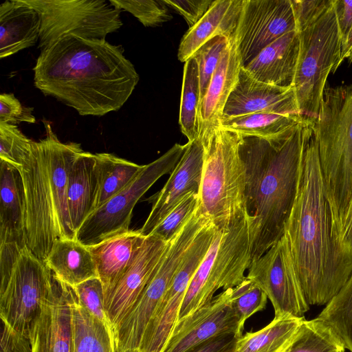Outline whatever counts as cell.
Listing matches in <instances>:
<instances>
[{
    "label": "cell",
    "instance_id": "cb8c5ba5",
    "mask_svg": "<svg viewBox=\"0 0 352 352\" xmlns=\"http://www.w3.org/2000/svg\"><path fill=\"white\" fill-rule=\"evenodd\" d=\"M243 0H214L209 10L182 37L177 56L186 63L206 43L212 38L234 35Z\"/></svg>",
    "mask_w": 352,
    "mask_h": 352
},
{
    "label": "cell",
    "instance_id": "484cf974",
    "mask_svg": "<svg viewBox=\"0 0 352 352\" xmlns=\"http://www.w3.org/2000/svg\"><path fill=\"white\" fill-rule=\"evenodd\" d=\"M146 237L139 230H129L96 245L87 246L95 261L104 296L127 269Z\"/></svg>",
    "mask_w": 352,
    "mask_h": 352
},
{
    "label": "cell",
    "instance_id": "7a4b0ae2",
    "mask_svg": "<svg viewBox=\"0 0 352 352\" xmlns=\"http://www.w3.org/2000/svg\"><path fill=\"white\" fill-rule=\"evenodd\" d=\"M33 71L37 89L81 116L119 110L140 79L121 45L73 35L41 50Z\"/></svg>",
    "mask_w": 352,
    "mask_h": 352
},
{
    "label": "cell",
    "instance_id": "ab89813d",
    "mask_svg": "<svg viewBox=\"0 0 352 352\" xmlns=\"http://www.w3.org/2000/svg\"><path fill=\"white\" fill-rule=\"evenodd\" d=\"M229 38L223 36H216L202 45L192 56L198 65L201 100L206 92L221 54L228 45Z\"/></svg>",
    "mask_w": 352,
    "mask_h": 352
},
{
    "label": "cell",
    "instance_id": "3957f363",
    "mask_svg": "<svg viewBox=\"0 0 352 352\" xmlns=\"http://www.w3.org/2000/svg\"><path fill=\"white\" fill-rule=\"evenodd\" d=\"M310 120L272 138L241 134L239 155L245 170L252 262L284 235L299 188L305 126Z\"/></svg>",
    "mask_w": 352,
    "mask_h": 352
},
{
    "label": "cell",
    "instance_id": "b9f144b4",
    "mask_svg": "<svg viewBox=\"0 0 352 352\" xmlns=\"http://www.w3.org/2000/svg\"><path fill=\"white\" fill-rule=\"evenodd\" d=\"M33 108L23 106L13 94L0 95V122L16 125L21 122L34 123Z\"/></svg>",
    "mask_w": 352,
    "mask_h": 352
},
{
    "label": "cell",
    "instance_id": "5b68a950",
    "mask_svg": "<svg viewBox=\"0 0 352 352\" xmlns=\"http://www.w3.org/2000/svg\"><path fill=\"white\" fill-rule=\"evenodd\" d=\"M199 137L204 163L198 210L217 230L228 231L248 216L241 135L219 126Z\"/></svg>",
    "mask_w": 352,
    "mask_h": 352
},
{
    "label": "cell",
    "instance_id": "6da1fadb",
    "mask_svg": "<svg viewBox=\"0 0 352 352\" xmlns=\"http://www.w3.org/2000/svg\"><path fill=\"white\" fill-rule=\"evenodd\" d=\"M305 143L297 196L284 236L310 305H325L352 274V250L343 241L323 180L313 124Z\"/></svg>",
    "mask_w": 352,
    "mask_h": 352
},
{
    "label": "cell",
    "instance_id": "681fc988",
    "mask_svg": "<svg viewBox=\"0 0 352 352\" xmlns=\"http://www.w3.org/2000/svg\"><path fill=\"white\" fill-rule=\"evenodd\" d=\"M345 58H347L349 62H352V25L341 41L340 65Z\"/></svg>",
    "mask_w": 352,
    "mask_h": 352
},
{
    "label": "cell",
    "instance_id": "8992f818",
    "mask_svg": "<svg viewBox=\"0 0 352 352\" xmlns=\"http://www.w3.org/2000/svg\"><path fill=\"white\" fill-rule=\"evenodd\" d=\"M313 129L323 180L341 231L352 197V86H325Z\"/></svg>",
    "mask_w": 352,
    "mask_h": 352
},
{
    "label": "cell",
    "instance_id": "7402d4cb",
    "mask_svg": "<svg viewBox=\"0 0 352 352\" xmlns=\"http://www.w3.org/2000/svg\"><path fill=\"white\" fill-rule=\"evenodd\" d=\"M299 52V33L292 31L263 49L244 68L258 81L293 87Z\"/></svg>",
    "mask_w": 352,
    "mask_h": 352
},
{
    "label": "cell",
    "instance_id": "f546056e",
    "mask_svg": "<svg viewBox=\"0 0 352 352\" xmlns=\"http://www.w3.org/2000/svg\"><path fill=\"white\" fill-rule=\"evenodd\" d=\"M305 320L292 316L274 318L267 326L238 338L234 352H285Z\"/></svg>",
    "mask_w": 352,
    "mask_h": 352
},
{
    "label": "cell",
    "instance_id": "d6986e66",
    "mask_svg": "<svg viewBox=\"0 0 352 352\" xmlns=\"http://www.w3.org/2000/svg\"><path fill=\"white\" fill-rule=\"evenodd\" d=\"M188 146L164 187L153 197L151 212L139 230L147 236L165 217L188 194L199 192L204 146L200 137Z\"/></svg>",
    "mask_w": 352,
    "mask_h": 352
},
{
    "label": "cell",
    "instance_id": "f907efd6",
    "mask_svg": "<svg viewBox=\"0 0 352 352\" xmlns=\"http://www.w3.org/2000/svg\"><path fill=\"white\" fill-rule=\"evenodd\" d=\"M352 198V197H351Z\"/></svg>",
    "mask_w": 352,
    "mask_h": 352
},
{
    "label": "cell",
    "instance_id": "1f68e13d",
    "mask_svg": "<svg viewBox=\"0 0 352 352\" xmlns=\"http://www.w3.org/2000/svg\"><path fill=\"white\" fill-rule=\"evenodd\" d=\"M307 119L299 114L259 112L223 118L220 126L244 135L272 138Z\"/></svg>",
    "mask_w": 352,
    "mask_h": 352
},
{
    "label": "cell",
    "instance_id": "e0dca14e",
    "mask_svg": "<svg viewBox=\"0 0 352 352\" xmlns=\"http://www.w3.org/2000/svg\"><path fill=\"white\" fill-rule=\"evenodd\" d=\"M168 243L147 236L124 274L105 294L104 308L113 331L153 277Z\"/></svg>",
    "mask_w": 352,
    "mask_h": 352
},
{
    "label": "cell",
    "instance_id": "9c48e42d",
    "mask_svg": "<svg viewBox=\"0 0 352 352\" xmlns=\"http://www.w3.org/2000/svg\"><path fill=\"white\" fill-rule=\"evenodd\" d=\"M208 220L197 209L177 235L168 242L153 277L113 331L116 352H140L148 325L157 311L190 244Z\"/></svg>",
    "mask_w": 352,
    "mask_h": 352
},
{
    "label": "cell",
    "instance_id": "4dcf8cb0",
    "mask_svg": "<svg viewBox=\"0 0 352 352\" xmlns=\"http://www.w3.org/2000/svg\"><path fill=\"white\" fill-rule=\"evenodd\" d=\"M98 189L95 210L123 190L141 172L139 165L112 153L94 154Z\"/></svg>",
    "mask_w": 352,
    "mask_h": 352
},
{
    "label": "cell",
    "instance_id": "ac0fdd59",
    "mask_svg": "<svg viewBox=\"0 0 352 352\" xmlns=\"http://www.w3.org/2000/svg\"><path fill=\"white\" fill-rule=\"evenodd\" d=\"M29 336L32 352H72L70 286L56 276L53 287L42 305L40 315L33 323Z\"/></svg>",
    "mask_w": 352,
    "mask_h": 352
},
{
    "label": "cell",
    "instance_id": "ba28073f",
    "mask_svg": "<svg viewBox=\"0 0 352 352\" xmlns=\"http://www.w3.org/2000/svg\"><path fill=\"white\" fill-rule=\"evenodd\" d=\"M298 33L300 52L293 87L300 114L314 120L327 77L340 66L341 36L334 0L316 21Z\"/></svg>",
    "mask_w": 352,
    "mask_h": 352
},
{
    "label": "cell",
    "instance_id": "f1b7e54d",
    "mask_svg": "<svg viewBox=\"0 0 352 352\" xmlns=\"http://www.w3.org/2000/svg\"><path fill=\"white\" fill-rule=\"evenodd\" d=\"M72 352H116L113 330L88 312L70 286Z\"/></svg>",
    "mask_w": 352,
    "mask_h": 352
},
{
    "label": "cell",
    "instance_id": "e575fe53",
    "mask_svg": "<svg viewBox=\"0 0 352 352\" xmlns=\"http://www.w3.org/2000/svg\"><path fill=\"white\" fill-rule=\"evenodd\" d=\"M285 352H345L338 336L318 318L305 320L292 345Z\"/></svg>",
    "mask_w": 352,
    "mask_h": 352
},
{
    "label": "cell",
    "instance_id": "d4e9b609",
    "mask_svg": "<svg viewBox=\"0 0 352 352\" xmlns=\"http://www.w3.org/2000/svg\"><path fill=\"white\" fill-rule=\"evenodd\" d=\"M41 19L25 0H6L0 5V57L12 56L39 40Z\"/></svg>",
    "mask_w": 352,
    "mask_h": 352
},
{
    "label": "cell",
    "instance_id": "74e56055",
    "mask_svg": "<svg viewBox=\"0 0 352 352\" xmlns=\"http://www.w3.org/2000/svg\"><path fill=\"white\" fill-rule=\"evenodd\" d=\"M199 206V193L186 195L152 230L149 235L168 243L172 241L190 219Z\"/></svg>",
    "mask_w": 352,
    "mask_h": 352
},
{
    "label": "cell",
    "instance_id": "d6a6232c",
    "mask_svg": "<svg viewBox=\"0 0 352 352\" xmlns=\"http://www.w3.org/2000/svg\"><path fill=\"white\" fill-rule=\"evenodd\" d=\"M201 93L198 65L194 57L184 64L179 124L188 142L199 137V109Z\"/></svg>",
    "mask_w": 352,
    "mask_h": 352
},
{
    "label": "cell",
    "instance_id": "4316f807",
    "mask_svg": "<svg viewBox=\"0 0 352 352\" xmlns=\"http://www.w3.org/2000/svg\"><path fill=\"white\" fill-rule=\"evenodd\" d=\"M98 189L94 154L83 151L74 162L67 181L68 207L76 233L95 210Z\"/></svg>",
    "mask_w": 352,
    "mask_h": 352
},
{
    "label": "cell",
    "instance_id": "4fadbf2b",
    "mask_svg": "<svg viewBox=\"0 0 352 352\" xmlns=\"http://www.w3.org/2000/svg\"><path fill=\"white\" fill-rule=\"evenodd\" d=\"M246 276L266 294L275 317L288 315L304 318L309 310L284 235L251 263Z\"/></svg>",
    "mask_w": 352,
    "mask_h": 352
},
{
    "label": "cell",
    "instance_id": "5bb4252c",
    "mask_svg": "<svg viewBox=\"0 0 352 352\" xmlns=\"http://www.w3.org/2000/svg\"><path fill=\"white\" fill-rule=\"evenodd\" d=\"M215 231L205 226L197 232L157 311L144 333L140 352H162L177 322L189 283L208 252Z\"/></svg>",
    "mask_w": 352,
    "mask_h": 352
},
{
    "label": "cell",
    "instance_id": "f6af8a7d",
    "mask_svg": "<svg viewBox=\"0 0 352 352\" xmlns=\"http://www.w3.org/2000/svg\"><path fill=\"white\" fill-rule=\"evenodd\" d=\"M0 352H32L30 336L25 335L1 320Z\"/></svg>",
    "mask_w": 352,
    "mask_h": 352
},
{
    "label": "cell",
    "instance_id": "2e32d148",
    "mask_svg": "<svg viewBox=\"0 0 352 352\" xmlns=\"http://www.w3.org/2000/svg\"><path fill=\"white\" fill-rule=\"evenodd\" d=\"M232 288L223 290L208 304L179 322L162 352H188L218 336L243 335L231 304Z\"/></svg>",
    "mask_w": 352,
    "mask_h": 352
},
{
    "label": "cell",
    "instance_id": "603a6c76",
    "mask_svg": "<svg viewBox=\"0 0 352 352\" xmlns=\"http://www.w3.org/2000/svg\"><path fill=\"white\" fill-rule=\"evenodd\" d=\"M26 207L20 171L0 160V244L26 246Z\"/></svg>",
    "mask_w": 352,
    "mask_h": 352
},
{
    "label": "cell",
    "instance_id": "ee69618b",
    "mask_svg": "<svg viewBox=\"0 0 352 352\" xmlns=\"http://www.w3.org/2000/svg\"><path fill=\"white\" fill-rule=\"evenodd\" d=\"M164 3L181 14L189 28L196 25L214 2L213 0H163Z\"/></svg>",
    "mask_w": 352,
    "mask_h": 352
},
{
    "label": "cell",
    "instance_id": "f35d334b",
    "mask_svg": "<svg viewBox=\"0 0 352 352\" xmlns=\"http://www.w3.org/2000/svg\"><path fill=\"white\" fill-rule=\"evenodd\" d=\"M109 1L116 8L133 14L145 27H157L173 19L163 0Z\"/></svg>",
    "mask_w": 352,
    "mask_h": 352
},
{
    "label": "cell",
    "instance_id": "7c38bea8",
    "mask_svg": "<svg viewBox=\"0 0 352 352\" xmlns=\"http://www.w3.org/2000/svg\"><path fill=\"white\" fill-rule=\"evenodd\" d=\"M54 280V274L45 263L25 246L8 280L0 287L1 319L29 336Z\"/></svg>",
    "mask_w": 352,
    "mask_h": 352
},
{
    "label": "cell",
    "instance_id": "7bdbcfd3",
    "mask_svg": "<svg viewBox=\"0 0 352 352\" xmlns=\"http://www.w3.org/2000/svg\"><path fill=\"white\" fill-rule=\"evenodd\" d=\"M331 0H291L296 30H302L316 21L327 10Z\"/></svg>",
    "mask_w": 352,
    "mask_h": 352
},
{
    "label": "cell",
    "instance_id": "ffe728a7",
    "mask_svg": "<svg viewBox=\"0 0 352 352\" xmlns=\"http://www.w3.org/2000/svg\"><path fill=\"white\" fill-rule=\"evenodd\" d=\"M259 112L301 115L294 87H282L258 81L242 67L222 119Z\"/></svg>",
    "mask_w": 352,
    "mask_h": 352
},
{
    "label": "cell",
    "instance_id": "c3c4849f",
    "mask_svg": "<svg viewBox=\"0 0 352 352\" xmlns=\"http://www.w3.org/2000/svg\"><path fill=\"white\" fill-rule=\"evenodd\" d=\"M341 236L342 241L352 250V198L341 230Z\"/></svg>",
    "mask_w": 352,
    "mask_h": 352
},
{
    "label": "cell",
    "instance_id": "60d3db41",
    "mask_svg": "<svg viewBox=\"0 0 352 352\" xmlns=\"http://www.w3.org/2000/svg\"><path fill=\"white\" fill-rule=\"evenodd\" d=\"M72 287L88 312L105 324L111 326L104 308L103 286L98 277L91 278Z\"/></svg>",
    "mask_w": 352,
    "mask_h": 352
},
{
    "label": "cell",
    "instance_id": "7dc6e473",
    "mask_svg": "<svg viewBox=\"0 0 352 352\" xmlns=\"http://www.w3.org/2000/svg\"><path fill=\"white\" fill-rule=\"evenodd\" d=\"M334 6L342 41L352 25V0H334Z\"/></svg>",
    "mask_w": 352,
    "mask_h": 352
},
{
    "label": "cell",
    "instance_id": "bcb514c9",
    "mask_svg": "<svg viewBox=\"0 0 352 352\" xmlns=\"http://www.w3.org/2000/svg\"><path fill=\"white\" fill-rule=\"evenodd\" d=\"M237 339L234 334L215 336L188 352H234Z\"/></svg>",
    "mask_w": 352,
    "mask_h": 352
},
{
    "label": "cell",
    "instance_id": "30bf717a",
    "mask_svg": "<svg viewBox=\"0 0 352 352\" xmlns=\"http://www.w3.org/2000/svg\"><path fill=\"white\" fill-rule=\"evenodd\" d=\"M38 13V47L43 50L65 36L105 39L122 25L121 10L105 0H25Z\"/></svg>",
    "mask_w": 352,
    "mask_h": 352
},
{
    "label": "cell",
    "instance_id": "8fae6325",
    "mask_svg": "<svg viewBox=\"0 0 352 352\" xmlns=\"http://www.w3.org/2000/svg\"><path fill=\"white\" fill-rule=\"evenodd\" d=\"M188 146V142L175 144L161 157L144 165L123 190L85 219L77 230L76 239L84 245L91 246L129 231L136 203L158 179L173 171Z\"/></svg>",
    "mask_w": 352,
    "mask_h": 352
},
{
    "label": "cell",
    "instance_id": "44dd1931",
    "mask_svg": "<svg viewBox=\"0 0 352 352\" xmlns=\"http://www.w3.org/2000/svg\"><path fill=\"white\" fill-rule=\"evenodd\" d=\"M241 67V57L233 36L229 38L201 100L199 136H204L220 126L225 105L238 82Z\"/></svg>",
    "mask_w": 352,
    "mask_h": 352
},
{
    "label": "cell",
    "instance_id": "277c9868",
    "mask_svg": "<svg viewBox=\"0 0 352 352\" xmlns=\"http://www.w3.org/2000/svg\"><path fill=\"white\" fill-rule=\"evenodd\" d=\"M46 135L33 141L21 173L26 207V245L45 261L54 243L76 239L67 201L69 170L84 151L76 142H62L49 122Z\"/></svg>",
    "mask_w": 352,
    "mask_h": 352
},
{
    "label": "cell",
    "instance_id": "8d00e7d4",
    "mask_svg": "<svg viewBox=\"0 0 352 352\" xmlns=\"http://www.w3.org/2000/svg\"><path fill=\"white\" fill-rule=\"evenodd\" d=\"M32 143L16 125L0 122V160L19 170L30 153Z\"/></svg>",
    "mask_w": 352,
    "mask_h": 352
},
{
    "label": "cell",
    "instance_id": "83f0119b",
    "mask_svg": "<svg viewBox=\"0 0 352 352\" xmlns=\"http://www.w3.org/2000/svg\"><path fill=\"white\" fill-rule=\"evenodd\" d=\"M44 262L58 279L71 287L98 277L89 250L76 239L56 241Z\"/></svg>",
    "mask_w": 352,
    "mask_h": 352
},
{
    "label": "cell",
    "instance_id": "52a82bcc",
    "mask_svg": "<svg viewBox=\"0 0 352 352\" xmlns=\"http://www.w3.org/2000/svg\"><path fill=\"white\" fill-rule=\"evenodd\" d=\"M251 263L250 219L247 216L230 230H217L189 283L177 323L209 303L218 289L233 288L241 283Z\"/></svg>",
    "mask_w": 352,
    "mask_h": 352
},
{
    "label": "cell",
    "instance_id": "d590c367",
    "mask_svg": "<svg viewBox=\"0 0 352 352\" xmlns=\"http://www.w3.org/2000/svg\"><path fill=\"white\" fill-rule=\"evenodd\" d=\"M267 299L263 290L247 276L232 288L231 304L242 331L245 321L250 316L265 309Z\"/></svg>",
    "mask_w": 352,
    "mask_h": 352
},
{
    "label": "cell",
    "instance_id": "9a60e30c",
    "mask_svg": "<svg viewBox=\"0 0 352 352\" xmlns=\"http://www.w3.org/2000/svg\"><path fill=\"white\" fill-rule=\"evenodd\" d=\"M296 30L291 0H243L234 39L245 67L265 47Z\"/></svg>",
    "mask_w": 352,
    "mask_h": 352
},
{
    "label": "cell",
    "instance_id": "836d02e7",
    "mask_svg": "<svg viewBox=\"0 0 352 352\" xmlns=\"http://www.w3.org/2000/svg\"><path fill=\"white\" fill-rule=\"evenodd\" d=\"M352 352V274L318 316Z\"/></svg>",
    "mask_w": 352,
    "mask_h": 352
}]
</instances>
